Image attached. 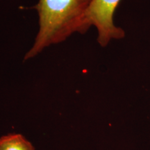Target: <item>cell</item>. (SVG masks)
I'll list each match as a JSON object with an SVG mask.
<instances>
[{
  "instance_id": "cell-1",
  "label": "cell",
  "mask_w": 150,
  "mask_h": 150,
  "mask_svg": "<svg viewBox=\"0 0 150 150\" xmlns=\"http://www.w3.org/2000/svg\"><path fill=\"white\" fill-rule=\"evenodd\" d=\"M92 0H39L35 6L39 16V29L35 42L26 54L27 60L46 47L64 41L73 33L88 30L86 15Z\"/></svg>"
},
{
  "instance_id": "cell-2",
  "label": "cell",
  "mask_w": 150,
  "mask_h": 150,
  "mask_svg": "<svg viewBox=\"0 0 150 150\" xmlns=\"http://www.w3.org/2000/svg\"><path fill=\"white\" fill-rule=\"evenodd\" d=\"M121 0H92L86 15L87 27L95 26L98 32L97 40L106 47L112 39H120L125 31L113 23V16Z\"/></svg>"
},
{
  "instance_id": "cell-3",
  "label": "cell",
  "mask_w": 150,
  "mask_h": 150,
  "mask_svg": "<svg viewBox=\"0 0 150 150\" xmlns=\"http://www.w3.org/2000/svg\"><path fill=\"white\" fill-rule=\"evenodd\" d=\"M0 150H35L23 135L11 133L0 137Z\"/></svg>"
}]
</instances>
